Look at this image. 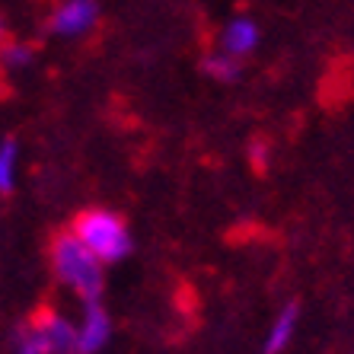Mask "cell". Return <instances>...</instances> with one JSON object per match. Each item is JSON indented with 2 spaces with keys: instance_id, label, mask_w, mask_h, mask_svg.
<instances>
[{
  "instance_id": "1",
  "label": "cell",
  "mask_w": 354,
  "mask_h": 354,
  "mask_svg": "<svg viewBox=\"0 0 354 354\" xmlns=\"http://www.w3.org/2000/svg\"><path fill=\"white\" fill-rule=\"evenodd\" d=\"M55 274L80 297L83 304L102 300V259L77 233H61L51 246Z\"/></svg>"
},
{
  "instance_id": "9",
  "label": "cell",
  "mask_w": 354,
  "mask_h": 354,
  "mask_svg": "<svg viewBox=\"0 0 354 354\" xmlns=\"http://www.w3.org/2000/svg\"><path fill=\"white\" fill-rule=\"evenodd\" d=\"M17 179V140H3L0 144V192L13 189Z\"/></svg>"
},
{
  "instance_id": "10",
  "label": "cell",
  "mask_w": 354,
  "mask_h": 354,
  "mask_svg": "<svg viewBox=\"0 0 354 354\" xmlns=\"http://www.w3.org/2000/svg\"><path fill=\"white\" fill-rule=\"evenodd\" d=\"M13 348L23 354H48V348H45V342H41L39 329H35L32 322H29V326H19V329L13 332Z\"/></svg>"
},
{
  "instance_id": "8",
  "label": "cell",
  "mask_w": 354,
  "mask_h": 354,
  "mask_svg": "<svg viewBox=\"0 0 354 354\" xmlns=\"http://www.w3.org/2000/svg\"><path fill=\"white\" fill-rule=\"evenodd\" d=\"M205 74H211L221 83H233L239 77V58H233V55H227V51L211 55V58H205Z\"/></svg>"
},
{
  "instance_id": "2",
  "label": "cell",
  "mask_w": 354,
  "mask_h": 354,
  "mask_svg": "<svg viewBox=\"0 0 354 354\" xmlns=\"http://www.w3.org/2000/svg\"><path fill=\"white\" fill-rule=\"evenodd\" d=\"M74 233L102 262H118L131 252V236H128V227L122 223V217H115L112 211H102V207L83 211L74 221Z\"/></svg>"
},
{
  "instance_id": "4",
  "label": "cell",
  "mask_w": 354,
  "mask_h": 354,
  "mask_svg": "<svg viewBox=\"0 0 354 354\" xmlns=\"http://www.w3.org/2000/svg\"><path fill=\"white\" fill-rule=\"evenodd\" d=\"M86 313H83V326H80V338H77V351L80 354H93V351H102L112 338V319L109 313L102 310L99 300L93 304H83Z\"/></svg>"
},
{
  "instance_id": "7",
  "label": "cell",
  "mask_w": 354,
  "mask_h": 354,
  "mask_svg": "<svg viewBox=\"0 0 354 354\" xmlns=\"http://www.w3.org/2000/svg\"><path fill=\"white\" fill-rule=\"evenodd\" d=\"M297 329V304H288L284 310H281V316L274 319L272 332H268V342H265V351H284L290 342V335H294Z\"/></svg>"
},
{
  "instance_id": "3",
  "label": "cell",
  "mask_w": 354,
  "mask_h": 354,
  "mask_svg": "<svg viewBox=\"0 0 354 354\" xmlns=\"http://www.w3.org/2000/svg\"><path fill=\"white\" fill-rule=\"evenodd\" d=\"M32 326L39 329V335H41V342H45V348H48V354L77 351L80 329H74L61 313H55V310H39L35 319H32Z\"/></svg>"
},
{
  "instance_id": "11",
  "label": "cell",
  "mask_w": 354,
  "mask_h": 354,
  "mask_svg": "<svg viewBox=\"0 0 354 354\" xmlns=\"http://www.w3.org/2000/svg\"><path fill=\"white\" fill-rule=\"evenodd\" d=\"M0 58H3L7 67H26L29 64V48L26 45H10V48L0 51Z\"/></svg>"
},
{
  "instance_id": "5",
  "label": "cell",
  "mask_w": 354,
  "mask_h": 354,
  "mask_svg": "<svg viewBox=\"0 0 354 354\" xmlns=\"http://www.w3.org/2000/svg\"><path fill=\"white\" fill-rule=\"evenodd\" d=\"M99 17L96 0H67L64 7L51 17V29L58 35H80L86 32Z\"/></svg>"
},
{
  "instance_id": "6",
  "label": "cell",
  "mask_w": 354,
  "mask_h": 354,
  "mask_svg": "<svg viewBox=\"0 0 354 354\" xmlns=\"http://www.w3.org/2000/svg\"><path fill=\"white\" fill-rule=\"evenodd\" d=\"M256 45H259V26L246 17L230 19V26L223 29V51L233 55V58H243V55H249Z\"/></svg>"
},
{
  "instance_id": "12",
  "label": "cell",
  "mask_w": 354,
  "mask_h": 354,
  "mask_svg": "<svg viewBox=\"0 0 354 354\" xmlns=\"http://www.w3.org/2000/svg\"><path fill=\"white\" fill-rule=\"evenodd\" d=\"M0 39H3V17H0Z\"/></svg>"
}]
</instances>
